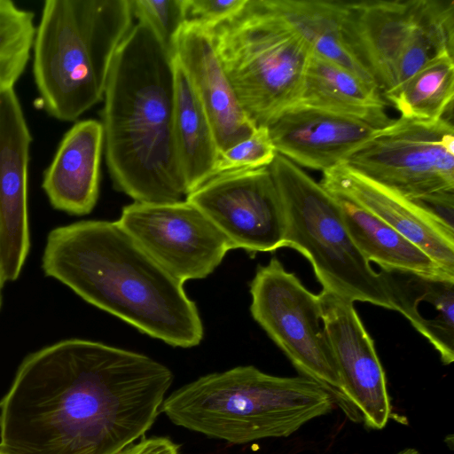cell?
Masks as SVG:
<instances>
[{
    "instance_id": "12",
    "label": "cell",
    "mask_w": 454,
    "mask_h": 454,
    "mask_svg": "<svg viewBox=\"0 0 454 454\" xmlns=\"http://www.w3.org/2000/svg\"><path fill=\"white\" fill-rule=\"evenodd\" d=\"M185 200L230 241L247 253L283 247L286 220L269 167L214 176Z\"/></svg>"
},
{
    "instance_id": "24",
    "label": "cell",
    "mask_w": 454,
    "mask_h": 454,
    "mask_svg": "<svg viewBox=\"0 0 454 454\" xmlns=\"http://www.w3.org/2000/svg\"><path fill=\"white\" fill-rule=\"evenodd\" d=\"M454 55L443 53L429 60L387 101L400 117L431 122L452 114Z\"/></svg>"
},
{
    "instance_id": "22",
    "label": "cell",
    "mask_w": 454,
    "mask_h": 454,
    "mask_svg": "<svg viewBox=\"0 0 454 454\" xmlns=\"http://www.w3.org/2000/svg\"><path fill=\"white\" fill-rule=\"evenodd\" d=\"M333 196L348 235L367 262H376L380 269L454 279L419 247L376 215L347 199Z\"/></svg>"
},
{
    "instance_id": "5",
    "label": "cell",
    "mask_w": 454,
    "mask_h": 454,
    "mask_svg": "<svg viewBox=\"0 0 454 454\" xmlns=\"http://www.w3.org/2000/svg\"><path fill=\"white\" fill-rule=\"evenodd\" d=\"M129 0H46L32 50L42 109L74 121L104 97L114 55L133 26Z\"/></svg>"
},
{
    "instance_id": "26",
    "label": "cell",
    "mask_w": 454,
    "mask_h": 454,
    "mask_svg": "<svg viewBox=\"0 0 454 454\" xmlns=\"http://www.w3.org/2000/svg\"><path fill=\"white\" fill-rule=\"evenodd\" d=\"M133 17L145 23L174 57L176 37L186 22L184 0H129Z\"/></svg>"
},
{
    "instance_id": "18",
    "label": "cell",
    "mask_w": 454,
    "mask_h": 454,
    "mask_svg": "<svg viewBox=\"0 0 454 454\" xmlns=\"http://www.w3.org/2000/svg\"><path fill=\"white\" fill-rule=\"evenodd\" d=\"M103 149V128L98 121H77L65 133L42 182L55 209L74 215L92 211L98 197Z\"/></svg>"
},
{
    "instance_id": "4",
    "label": "cell",
    "mask_w": 454,
    "mask_h": 454,
    "mask_svg": "<svg viewBox=\"0 0 454 454\" xmlns=\"http://www.w3.org/2000/svg\"><path fill=\"white\" fill-rule=\"evenodd\" d=\"M334 399L304 377L253 365L201 376L171 393L160 411L176 426L233 444L287 437L330 412Z\"/></svg>"
},
{
    "instance_id": "21",
    "label": "cell",
    "mask_w": 454,
    "mask_h": 454,
    "mask_svg": "<svg viewBox=\"0 0 454 454\" xmlns=\"http://www.w3.org/2000/svg\"><path fill=\"white\" fill-rule=\"evenodd\" d=\"M264 1L270 10L301 36L311 53L336 63L379 90L345 39L343 0Z\"/></svg>"
},
{
    "instance_id": "2",
    "label": "cell",
    "mask_w": 454,
    "mask_h": 454,
    "mask_svg": "<svg viewBox=\"0 0 454 454\" xmlns=\"http://www.w3.org/2000/svg\"><path fill=\"white\" fill-rule=\"evenodd\" d=\"M42 269L88 303L171 346L192 348L203 339L202 321L184 283L117 221L54 228L47 236Z\"/></svg>"
},
{
    "instance_id": "11",
    "label": "cell",
    "mask_w": 454,
    "mask_h": 454,
    "mask_svg": "<svg viewBox=\"0 0 454 454\" xmlns=\"http://www.w3.org/2000/svg\"><path fill=\"white\" fill-rule=\"evenodd\" d=\"M118 223L164 270L184 283L204 278L232 248L226 237L193 205L134 201Z\"/></svg>"
},
{
    "instance_id": "7",
    "label": "cell",
    "mask_w": 454,
    "mask_h": 454,
    "mask_svg": "<svg viewBox=\"0 0 454 454\" xmlns=\"http://www.w3.org/2000/svg\"><path fill=\"white\" fill-rule=\"evenodd\" d=\"M286 220L283 247L305 256L323 289L394 310L380 272L353 243L336 199L303 168L277 153L269 166Z\"/></svg>"
},
{
    "instance_id": "3",
    "label": "cell",
    "mask_w": 454,
    "mask_h": 454,
    "mask_svg": "<svg viewBox=\"0 0 454 454\" xmlns=\"http://www.w3.org/2000/svg\"><path fill=\"white\" fill-rule=\"evenodd\" d=\"M102 128L114 186L137 202L187 196L175 137L174 57L144 22L120 44L104 92Z\"/></svg>"
},
{
    "instance_id": "30",
    "label": "cell",
    "mask_w": 454,
    "mask_h": 454,
    "mask_svg": "<svg viewBox=\"0 0 454 454\" xmlns=\"http://www.w3.org/2000/svg\"><path fill=\"white\" fill-rule=\"evenodd\" d=\"M5 282H6V280L4 278L2 262H1V256H0V309L2 307V302H3V294H3V288H4Z\"/></svg>"
},
{
    "instance_id": "25",
    "label": "cell",
    "mask_w": 454,
    "mask_h": 454,
    "mask_svg": "<svg viewBox=\"0 0 454 454\" xmlns=\"http://www.w3.org/2000/svg\"><path fill=\"white\" fill-rule=\"evenodd\" d=\"M36 31L34 12L0 0V92L14 89L32 56Z\"/></svg>"
},
{
    "instance_id": "15",
    "label": "cell",
    "mask_w": 454,
    "mask_h": 454,
    "mask_svg": "<svg viewBox=\"0 0 454 454\" xmlns=\"http://www.w3.org/2000/svg\"><path fill=\"white\" fill-rule=\"evenodd\" d=\"M320 184L332 195L366 209L424 251L454 277V230L423 206L356 172L345 163L322 172Z\"/></svg>"
},
{
    "instance_id": "6",
    "label": "cell",
    "mask_w": 454,
    "mask_h": 454,
    "mask_svg": "<svg viewBox=\"0 0 454 454\" xmlns=\"http://www.w3.org/2000/svg\"><path fill=\"white\" fill-rule=\"evenodd\" d=\"M211 34L235 94L256 127L268 126L297 102L311 51L264 0H247Z\"/></svg>"
},
{
    "instance_id": "8",
    "label": "cell",
    "mask_w": 454,
    "mask_h": 454,
    "mask_svg": "<svg viewBox=\"0 0 454 454\" xmlns=\"http://www.w3.org/2000/svg\"><path fill=\"white\" fill-rule=\"evenodd\" d=\"M342 26L386 101L429 60L454 55L453 0H343Z\"/></svg>"
},
{
    "instance_id": "28",
    "label": "cell",
    "mask_w": 454,
    "mask_h": 454,
    "mask_svg": "<svg viewBox=\"0 0 454 454\" xmlns=\"http://www.w3.org/2000/svg\"><path fill=\"white\" fill-rule=\"evenodd\" d=\"M247 0H184L186 22L213 29L236 16Z\"/></svg>"
},
{
    "instance_id": "10",
    "label": "cell",
    "mask_w": 454,
    "mask_h": 454,
    "mask_svg": "<svg viewBox=\"0 0 454 454\" xmlns=\"http://www.w3.org/2000/svg\"><path fill=\"white\" fill-rule=\"evenodd\" d=\"M356 172L409 199L454 192L452 121H416L399 117L344 162Z\"/></svg>"
},
{
    "instance_id": "32",
    "label": "cell",
    "mask_w": 454,
    "mask_h": 454,
    "mask_svg": "<svg viewBox=\"0 0 454 454\" xmlns=\"http://www.w3.org/2000/svg\"><path fill=\"white\" fill-rule=\"evenodd\" d=\"M0 454H3L2 452H0Z\"/></svg>"
},
{
    "instance_id": "29",
    "label": "cell",
    "mask_w": 454,
    "mask_h": 454,
    "mask_svg": "<svg viewBox=\"0 0 454 454\" xmlns=\"http://www.w3.org/2000/svg\"><path fill=\"white\" fill-rule=\"evenodd\" d=\"M119 454H179V445L168 437L153 436L130 444Z\"/></svg>"
},
{
    "instance_id": "14",
    "label": "cell",
    "mask_w": 454,
    "mask_h": 454,
    "mask_svg": "<svg viewBox=\"0 0 454 454\" xmlns=\"http://www.w3.org/2000/svg\"><path fill=\"white\" fill-rule=\"evenodd\" d=\"M32 136L14 89L0 92V256L6 281L30 250L28 165Z\"/></svg>"
},
{
    "instance_id": "27",
    "label": "cell",
    "mask_w": 454,
    "mask_h": 454,
    "mask_svg": "<svg viewBox=\"0 0 454 454\" xmlns=\"http://www.w3.org/2000/svg\"><path fill=\"white\" fill-rule=\"evenodd\" d=\"M276 155L268 127L259 126L248 137L219 153L214 176L269 167Z\"/></svg>"
},
{
    "instance_id": "1",
    "label": "cell",
    "mask_w": 454,
    "mask_h": 454,
    "mask_svg": "<svg viewBox=\"0 0 454 454\" xmlns=\"http://www.w3.org/2000/svg\"><path fill=\"white\" fill-rule=\"evenodd\" d=\"M173 379L149 356L97 341L44 347L0 402V452L119 454L152 427Z\"/></svg>"
},
{
    "instance_id": "17",
    "label": "cell",
    "mask_w": 454,
    "mask_h": 454,
    "mask_svg": "<svg viewBox=\"0 0 454 454\" xmlns=\"http://www.w3.org/2000/svg\"><path fill=\"white\" fill-rule=\"evenodd\" d=\"M174 57L206 112L219 153L248 137L256 126L243 110L223 70L211 30L185 22L176 37Z\"/></svg>"
},
{
    "instance_id": "20",
    "label": "cell",
    "mask_w": 454,
    "mask_h": 454,
    "mask_svg": "<svg viewBox=\"0 0 454 454\" xmlns=\"http://www.w3.org/2000/svg\"><path fill=\"white\" fill-rule=\"evenodd\" d=\"M294 105L357 119L376 129L393 121L386 113L387 102L379 90L314 53L309 55L301 94Z\"/></svg>"
},
{
    "instance_id": "16",
    "label": "cell",
    "mask_w": 454,
    "mask_h": 454,
    "mask_svg": "<svg viewBox=\"0 0 454 454\" xmlns=\"http://www.w3.org/2000/svg\"><path fill=\"white\" fill-rule=\"evenodd\" d=\"M277 153L301 168L324 172L344 163L379 129L363 121L294 105L268 126Z\"/></svg>"
},
{
    "instance_id": "23",
    "label": "cell",
    "mask_w": 454,
    "mask_h": 454,
    "mask_svg": "<svg viewBox=\"0 0 454 454\" xmlns=\"http://www.w3.org/2000/svg\"><path fill=\"white\" fill-rule=\"evenodd\" d=\"M174 69L175 137L188 195L214 176L219 150L206 112L175 57Z\"/></svg>"
},
{
    "instance_id": "19",
    "label": "cell",
    "mask_w": 454,
    "mask_h": 454,
    "mask_svg": "<svg viewBox=\"0 0 454 454\" xmlns=\"http://www.w3.org/2000/svg\"><path fill=\"white\" fill-rule=\"evenodd\" d=\"M394 310L403 314L440 354L442 362L454 360V279L415 272L380 271Z\"/></svg>"
},
{
    "instance_id": "9",
    "label": "cell",
    "mask_w": 454,
    "mask_h": 454,
    "mask_svg": "<svg viewBox=\"0 0 454 454\" xmlns=\"http://www.w3.org/2000/svg\"><path fill=\"white\" fill-rule=\"evenodd\" d=\"M250 294L253 318L301 376L322 386L349 419L359 420V413L343 390L318 295L309 291L276 257L258 266Z\"/></svg>"
},
{
    "instance_id": "31",
    "label": "cell",
    "mask_w": 454,
    "mask_h": 454,
    "mask_svg": "<svg viewBox=\"0 0 454 454\" xmlns=\"http://www.w3.org/2000/svg\"><path fill=\"white\" fill-rule=\"evenodd\" d=\"M396 454H419V452L414 448H406Z\"/></svg>"
},
{
    "instance_id": "13",
    "label": "cell",
    "mask_w": 454,
    "mask_h": 454,
    "mask_svg": "<svg viewBox=\"0 0 454 454\" xmlns=\"http://www.w3.org/2000/svg\"><path fill=\"white\" fill-rule=\"evenodd\" d=\"M317 295L345 395L367 427L382 429L391 404L374 342L352 301L325 289Z\"/></svg>"
}]
</instances>
